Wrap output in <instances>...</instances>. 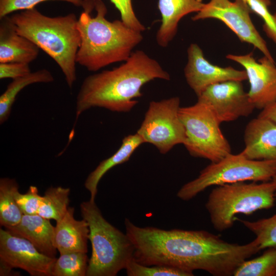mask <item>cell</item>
Segmentation results:
<instances>
[{"instance_id":"cell-1","label":"cell","mask_w":276,"mask_h":276,"mask_svg":"<svg viewBox=\"0 0 276 276\" xmlns=\"http://www.w3.org/2000/svg\"><path fill=\"white\" fill-rule=\"evenodd\" d=\"M124 224L137 262L173 267L192 275L196 270L215 276L233 275L243 262L260 251L255 239L241 245L227 242L203 230L140 227L128 218Z\"/></svg>"},{"instance_id":"cell-2","label":"cell","mask_w":276,"mask_h":276,"mask_svg":"<svg viewBox=\"0 0 276 276\" xmlns=\"http://www.w3.org/2000/svg\"><path fill=\"white\" fill-rule=\"evenodd\" d=\"M169 81L170 74L159 62L142 50H136L122 64L87 76L76 102V121L93 107L113 112H127L142 97V87L154 79Z\"/></svg>"},{"instance_id":"cell-3","label":"cell","mask_w":276,"mask_h":276,"mask_svg":"<svg viewBox=\"0 0 276 276\" xmlns=\"http://www.w3.org/2000/svg\"><path fill=\"white\" fill-rule=\"evenodd\" d=\"M81 7L83 11L77 21L80 43L76 62L88 71L97 72L124 62L143 40L142 32L121 20H107V9L102 0H84Z\"/></svg>"},{"instance_id":"cell-4","label":"cell","mask_w":276,"mask_h":276,"mask_svg":"<svg viewBox=\"0 0 276 276\" xmlns=\"http://www.w3.org/2000/svg\"><path fill=\"white\" fill-rule=\"evenodd\" d=\"M16 31L42 50L57 64L67 85L72 88L77 80L76 56L80 43L74 13L50 17L35 8L12 15Z\"/></svg>"},{"instance_id":"cell-5","label":"cell","mask_w":276,"mask_h":276,"mask_svg":"<svg viewBox=\"0 0 276 276\" xmlns=\"http://www.w3.org/2000/svg\"><path fill=\"white\" fill-rule=\"evenodd\" d=\"M80 211L89 229L91 254L86 276H116L133 258L134 247L130 239L107 221L95 202H82Z\"/></svg>"},{"instance_id":"cell-6","label":"cell","mask_w":276,"mask_h":276,"mask_svg":"<svg viewBox=\"0 0 276 276\" xmlns=\"http://www.w3.org/2000/svg\"><path fill=\"white\" fill-rule=\"evenodd\" d=\"M275 187L271 181L237 182L217 186L205 206L214 228L222 232L232 227L239 214L250 215L274 204Z\"/></svg>"},{"instance_id":"cell-7","label":"cell","mask_w":276,"mask_h":276,"mask_svg":"<svg viewBox=\"0 0 276 276\" xmlns=\"http://www.w3.org/2000/svg\"><path fill=\"white\" fill-rule=\"evenodd\" d=\"M276 174V160H252L241 152L211 163L195 179L183 185L177 196L188 201L213 186L245 181H268Z\"/></svg>"},{"instance_id":"cell-8","label":"cell","mask_w":276,"mask_h":276,"mask_svg":"<svg viewBox=\"0 0 276 276\" xmlns=\"http://www.w3.org/2000/svg\"><path fill=\"white\" fill-rule=\"evenodd\" d=\"M179 116L186 132L183 145L191 155L215 163L231 153L221 123L207 103L197 100L194 105L180 107Z\"/></svg>"},{"instance_id":"cell-9","label":"cell","mask_w":276,"mask_h":276,"mask_svg":"<svg viewBox=\"0 0 276 276\" xmlns=\"http://www.w3.org/2000/svg\"><path fill=\"white\" fill-rule=\"evenodd\" d=\"M180 103L178 97L151 101L137 130L144 143L153 145L161 154L185 143V129L179 116Z\"/></svg>"},{"instance_id":"cell-10","label":"cell","mask_w":276,"mask_h":276,"mask_svg":"<svg viewBox=\"0 0 276 276\" xmlns=\"http://www.w3.org/2000/svg\"><path fill=\"white\" fill-rule=\"evenodd\" d=\"M251 10L243 0H210L204 4L201 10L192 19L196 21L214 18L223 22L242 42L253 45L264 56L274 61L266 41L254 25L250 17Z\"/></svg>"},{"instance_id":"cell-11","label":"cell","mask_w":276,"mask_h":276,"mask_svg":"<svg viewBox=\"0 0 276 276\" xmlns=\"http://www.w3.org/2000/svg\"><path fill=\"white\" fill-rule=\"evenodd\" d=\"M56 258L40 252L26 239L0 229V262L19 268L32 276H52Z\"/></svg>"},{"instance_id":"cell-12","label":"cell","mask_w":276,"mask_h":276,"mask_svg":"<svg viewBox=\"0 0 276 276\" xmlns=\"http://www.w3.org/2000/svg\"><path fill=\"white\" fill-rule=\"evenodd\" d=\"M198 100L209 105L221 123L247 117L256 108L239 81L230 80L211 85L198 97Z\"/></svg>"},{"instance_id":"cell-13","label":"cell","mask_w":276,"mask_h":276,"mask_svg":"<svg viewBox=\"0 0 276 276\" xmlns=\"http://www.w3.org/2000/svg\"><path fill=\"white\" fill-rule=\"evenodd\" d=\"M226 57L241 65L250 84L247 93L256 108L263 109L276 102V66L274 61L263 56L256 61L252 53L228 54Z\"/></svg>"},{"instance_id":"cell-14","label":"cell","mask_w":276,"mask_h":276,"mask_svg":"<svg viewBox=\"0 0 276 276\" xmlns=\"http://www.w3.org/2000/svg\"><path fill=\"white\" fill-rule=\"evenodd\" d=\"M188 62L184 69L186 81L197 97L209 86L230 80H247L245 70L231 66L214 65L204 57L202 50L196 43H191L188 50Z\"/></svg>"},{"instance_id":"cell-15","label":"cell","mask_w":276,"mask_h":276,"mask_svg":"<svg viewBox=\"0 0 276 276\" xmlns=\"http://www.w3.org/2000/svg\"><path fill=\"white\" fill-rule=\"evenodd\" d=\"M245 148L241 153L252 160H276V124L258 117L249 122L244 133Z\"/></svg>"},{"instance_id":"cell-16","label":"cell","mask_w":276,"mask_h":276,"mask_svg":"<svg viewBox=\"0 0 276 276\" xmlns=\"http://www.w3.org/2000/svg\"><path fill=\"white\" fill-rule=\"evenodd\" d=\"M39 48L16 31L10 16L1 18L0 62L29 64L38 56Z\"/></svg>"},{"instance_id":"cell-17","label":"cell","mask_w":276,"mask_h":276,"mask_svg":"<svg viewBox=\"0 0 276 276\" xmlns=\"http://www.w3.org/2000/svg\"><path fill=\"white\" fill-rule=\"evenodd\" d=\"M5 228L29 240L41 253L56 258L57 249L54 243L55 227L49 219L38 214H23L17 224Z\"/></svg>"},{"instance_id":"cell-18","label":"cell","mask_w":276,"mask_h":276,"mask_svg":"<svg viewBox=\"0 0 276 276\" xmlns=\"http://www.w3.org/2000/svg\"><path fill=\"white\" fill-rule=\"evenodd\" d=\"M204 4L202 0H158L162 21L156 34L157 44L167 47L177 33L181 19L191 13H197Z\"/></svg>"},{"instance_id":"cell-19","label":"cell","mask_w":276,"mask_h":276,"mask_svg":"<svg viewBox=\"0 0 276 276\" xmlns=\"http://www.w3.org/2000/svg\"><path fill=\"white\" fill-rule=\"evenodd\" d=\"M74 208L68 207L63 217L56 222L54 243L60 254L71 251L87 252L89 229L87 221L76 220Z\"/></svg>"},{"instance_id":"cell-20","label":"cell","mask_w":276,"mask_h":276,"mask_svg":"<svg viewBox=\"0 0 276 276\" xmlns=\"http://www.w3.org/2000/svg\"><path fill=\"white\" fill-rule=\"evenodd\" d=\"M144 143L137 132L128 135L124 137L121 145L113 154L99 163L84 182L85 188L90 193V199L95 200L98 186L103 176L111 168L128 161L134 151Z\"/></svg>"},{"instance_id":"cell-21","label":"cell","mask_w":276,"mask_h":276,"mask_svg":"<svg viewBox=\"0 0 276 276\" xmlns=\"http://www.w3.org/2000/svg\"><path fill=\"white\" fill-rule=\"evenodd\" d=\"M54 79L52 73L45 68L31 72L29 74L12 80L0 96V123L9 118L12 106L17 95L28 85L37 83H50Z\"/></svg>"},{"instance_id":"cell-22","label":"cell","mask_w":276,"mask_h":276,"mask_svg":"<svg viewBox=\"0 0 276 276\" xmlns=\"http://www.w3.org/2000/svg\"><path fill=\"white\" fill-rule=\"evenodd\" d=\"M19 189L16 180L9 178L0 179V224L5 227L17 224L23 213L16 201L15 193Z\"/></svg>"},{"instance_id":"cell-23","label":"cell","mask_w":276,"mask_h":276,"mask_svg":"<svg viewBox=\"0 0 276 276\" xmlns=\"http://www.w3.org/2000/svg\"><path fill=\"white\" fill-rule=\"evenodd\" d=\"M70 193L68 188H49L42 196L38 214L49 220L60 221L68 208Z\"/></svg>"},{"instance_id":"cell-24","label":"cell","mask_w":276,"mask_h":276,"mask_svg":"<svg viewBox=\"0 0 276 276\" xmlns=\"http://www.w3.org/2000/svg\"><path fill=\"white\" fill-rule=\"evenodd\" d=\"M234 276H276V248H268L259 257L243 262Z\"/></svg>"},{"instance_id":"cell-25","label":"cell","mask_w":276,"mask_h":276,"mask_svg":"<svg viewBox=\"0 0 276 276\" xmlns=\"http://www.w3.org/2000/svg\"><path fill=\"white\" fill-rule=\"evenodd\" d=\"M86 252L71 251L60 254L52 270V276H85L89 259Z\"/></svg>"},{"instance_id":"cell-26","label":"cell","mask_w":276,"mask_h":276,"mask_svg":"<svg viewBox=\"0 0 276 276\" xmlns=\"http://www.w3.org/2000/svg\"><path fill=\"white\" fill-rule=\"evenodd\" d=\"M256 236L260 250L276 248V213L268 218L256 221H248L236 217Z\"/></svg>"},{"instance_id":"cell-27","label":"cell","mask_w":276,"mask_h":276,"mask_svg":"<svg viewBox=\"0 0 276 276\" xmlns=\"http://www.w3.org/2000/svg\"><path fill=\"white\" fill-rule=\"evenodd\" d=\"M125 270L128 276H192L181 270L159 265H146L137 262L134 258L127 264Z\"/></svg>"},{"instance_id":"cell-28","label":"cell","mask_w":276,"mask_h":276,"mask_svg":"<svg viewBox=\"0 0 276 276\" xmlns=\"http://www.w3.org/2000/svg\"><path fill=\"white\" fill-rule=\"evenodd\" d=\"M246 3L251 11L263 19L265 32L276 43V13L272 14L268 9L270 1L248 0Z\"/></svg>"},{"instance_id":"cell-29","label":"cell","mask_w":276,"mask_h":276,"mask_svg":"<svg viewBox=\"0 0 276 276\" xmlns=\"http://www.w3.org/2000/svg\"><path fill=\"white\" fill-rule=\"evenodd\" d=\"M17 205L23 214H38L42 196L40 195L38 189L35 186H30L26 193L21 194L19 189L15 193Z\"/></svg>"},{"instance_id":"cell-30","label":"cell","mask_w":276,"mask_h":276,"mask_svg":"<svg viewBox=\"0 0 276 276\" xmlns=\"http://www.w3.org/2000/svg\"><path fill=\"white\" fill-rule=\"evenodd\" d=\"M48 1H64L77 7H81L84 0H0V18L14 11L35 8L38 4Z\"/></svg>"},{"instance_id":"cell-31","label":"cell","mask_w":276,"mask_h":276,"mask_svg":"<svg viewBox=\"0 0 276 276\" xmlns=\"http://www.w3.org/2000/svg\"><path fill=\"white\" fill-rule=\"evenodd\" d=\"M110 1L120 12L121 20L127 26L141 32L145 31V26L142 24L135 15L131 0Z\"/></svg>"},{"instance_id":"cell-32","label":"cell","mask_w":276,"mask_h":276,"mask_svg":"<svg viewBox=\"0 0 276 276\" xmlns=\"http://www.w3.org/2000/svg\"><path fill=\"white\" fill-rule=\"evenodd\" d=\"M31 72L29 64L21 62H0V79L12 80L25 76Z\"/></svg>"},{"instance_id":"cell-33","label":"cell","mask_w":276,"mask_h":276,"mask_svg":"<svg viewBox=\"0 0 276 276\" xmlns=\"http://www.w3.org/2000/svg\"><path fill=\"white\" fill-rule=\"evenodd\" d=\"M259 117L267 119L276 124V102L262 109Z\"/></svg>"},{"instance_id":"cell-34","label":"cell","mask_w":276,"mask_h":276,"mask_svg":"<svg viewBox=\"0 0 276 276\" xmlns=\"http://www.w3.org/2000/svg\"><path fill=\"white\" fill-rule=\"evenodd\" d=\"M271 181L274 183L275 187V197H276V174L272 177Z\"/></svg>"},{"instance_id":"cell-35","label":"cell","mask_w":276,"mask_h":276,"mask_svg":"<svg viewBox=\"0 0 276 276\" xmlns=\"http://www.w3.org/2000/svg\"><path fill=\"white\" fill-rule=\"evenodd\" d=\"M243 1H244V2H245L246 3L248 0H243Z\"/></svg>"}]
</instances>
